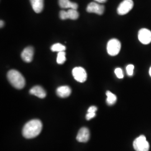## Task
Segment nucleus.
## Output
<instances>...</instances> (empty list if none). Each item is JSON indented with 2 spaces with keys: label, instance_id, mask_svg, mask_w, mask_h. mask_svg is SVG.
Segmentation results:
<instances>
[{
  "label": "nucleus",
  "instance_id": "1",
  "mask_svg": "<svg viewBox=\"0 0 151 151\" xmlns=\"http://www.w3.org/2000/svg\"><path fill=\"white\" fill-rule=\"evenodd\" d=\"M42 123L38 119H33L25 124L22 129V135L27 138L31 139L38 136L42 130Z\"/></svg>",
  "mask_w": 151,
  "mask_h": 151
},
{
  "label": "nucleus",
  "instance_id": "2",
  "mask_svg": "<svg viewBox=\"0 0 151 151\" xmlns=\"http://www.w3.org/2000/svg\"><path fill=\"white\" fill-rule=\"evenodd\" d=\"M7 78L11 85L17 89H22L25 85V80L19 71L11 70L7 73Z\"/></svg>",
  "mask_w": 151,
  "mask_h": 151
},
{
  "label": "nucleus",
  "instance_id": "3",
  "mask_svg": "<svg viewBox=\"0 0 151 151\" xmlns=\"http://www.w3.org/2000/svg\"><path fill=\"white\" fill-rule=\"evenodd\" d=\"M133 147L136 151H148L150 144L146 139L145 135H140L133 142Z\"/></svg>",
  "mask_w": 151,
  "mask_h": 151
},
{
  "label": "nucleus",
  "instance_id": "4",
  "mask_svg": "<svg viewBox=\"0 0 151 151\" xmlns=\"http://www.w3.org/2000/svg\"><path fill=\"white\" fill-rule=\"evenodd\" d=\"M121 49V43L116 39H112L108 42L107 51L108 54L111 56H115L119 54Z\"/></svg>",
  "mask_w": 151,
  "mask_h": 151
},
{
  "label": "nucleus",
  "instance_id": "5",
  "mask_svg": "<svg viewBox=\"0 0 151 151\" xmlns=\"http://www.w3.org/2000/svg\"><path fill=\"white\" fill-rule=\"evenodd\" d=\"M134 2L132 0H124L119 5L117 12L120 15H124L128 14L133 7Z\"/></svg>",
  "mask_w": 151,
  "mask_h": 151
},
{
  "label": "nucleus",
  "instance_id": "6",
  "mask_svg": "<svg viewBox=\"0 0 151 151\" xmlns=\"http://www.w3.org/2000/svg\"><path fill=\"white\" fill-rule=\"evenodd\" d=\"M72 75L76 81L81 83L84 82L87 80L86 72L83 68L81 67L74 68L72 70Z\"/></svg>",
  "mask_w": 151,
  "mask_h": 151
},
{
  "label": "nucleus",
  "instance_id": "7",
  "mask_svg": "<svg viewBox=\"0 0 151 151\" xmlns=\"http://www.w3.org/2000/svg\"><path fill=\"white\" fill-rule=\"evenodd\" d=\"M138 39L143 44H148L151 42V32L147 29H141L138 32Z\"/></svg>",
  "mask_w": 151,
  "mask_h": 151
},
{
  "label": "nucleus",
  "instance_id": "8",
  "mask_svg": "<svg viewBox=\"0 0 151 151\" xmlns=\"http://www.w3.org/2000/svg\"><path fill=\"white\" fill-rule=\"evenodd\" d=\"M60 16L62 20H66L68 19L71 20H76L79 17V14L77 10L70 9L68 11L62 10L60 11Z\"/></svg>",
  "mask_w": 151,
  "mask_h": 151
},
{
  "label": "nucleus",
  "instance_id": "9",
  "mask_svg": "<svg viewBox=\"0 0 151 151\" xmlns=\"http://www.w3.org/2000/svg\"><path fill=\"white\" fill-rule=\"evenodd\" d=\"M87 11L90 13H95L98 15H103L105 7L104 6L100 5L96 2H91L87 7Z\"/></svg>",
  "mask_w": 151,
  "mask_h": 151
},
{
  "label": "nucleus",
  "instance_id": "10",
  "mask_svg": "<svg viewBox=\"0 0 151 151\" xmlns=\"http://www.w3.org/2000/svg\"><path fill=\"white\" fill-rule=\"evenodd\" d=\"M34 53V49L32 47H27L22 52L21 55L22 59L25 62H31L33 59Z\"/></svg>",
  "mask_w": 151,
  "mask_h": 151
},
{
  "label": "nucleus",
  "instance_id": "11",
  "mask_svg": "<svg viewBox=\"0 0 151 151\" xmlns=\"http://www.w3.org/2000/svg\"><path fill=\"white\" fill-rule=\"evenodd\" d=\"M76 138L79 142H86L90 138L89 130L87 128H82L79 130Z\"/></svg>",
  "mask_w": 151,
  "mask_h": 151
},
{
  "label": "nucleus",
  "instance_id": "12",
  "mask_svg": "<svg viewBox=\"0 0 151 151\" xmlns=\"http://www.w3.org/2000/svg\"><path fill=\"white\" fill-rule=\"evenodd\" d=\"M30 94L35 95L40 99H43L47 95L46 92L43 88L40 86H35L32 87L30 90Z\"/></svg>",
  "mask_w": 151,
  "mask_h": 151
},
{
  "label": "nucleus",
  "instance_id": "13",
  "mask_svg": "<svg viewBox=\"0 0 151 151\" xmlns=\"http://www.w3.org/2000/svg\"><path fill=\"white\" fill-rule=\"evenodd\" d=\"M57 94L60 97L65 98L68 97L71 93V89L68 86H60L57 89Z\"/></svg>",
  "mask_w": 151,
  "mask_h": 151
},
{
  "label": "nucleus",
  "instance_id": "14",
  "mask_svg": "<svg viewBox=\"0 0 151 151\" xmlns=\"http://www.w3.org/2000/svg\"><path fill=\"white\" fill-rule=\"evenodd\" d=\"M32 9L36 13H40L44 8V0H30Z\"/></svg>",
  "mask_w": 151,
  "mask_h": 151
},
{
  "label": "nucleus",
  "instance_id": "15",
  "mask_svg": "<svg viewBox=\"0 0 151 151\" xmlns=\"http://www.w3.org/2000/svg\"><path fill=\"white\" fill-rule=\"evenodd\" d=\"M59 5L63 9H72L77 10L78 5L75 2H72L70 0H59Z\"/></svg>",
  "mask_w": 151,
  "mask_h": 151
},
{
  "label": "nucleus",
  "instance_id": "16",
  "mask_svg": "<svg viewBox=\"0 0 151 151\" xmlns=\"http://www.w3.org/2000/svg\"><path fill=\"white\" fill-rule=\"evenodd\" d=\"M107 96V99H106V103L109 105H112L116 103V96L115 95H114L111 92L108 91L106 93Z\"/></svg>",
  "mask_w": 151,
  "mask_h": 151
},
{
  "label": "nucleus",
  "instance_id": "17",
  "mask_svg": "<svg viewBox=\"0 0 151 151\" xmlns=\"http://www.w3.org/2000/svg\"><path fill=\"white\" fill-rule=\"evenodd\" d=\"M65 49L66 48L65 45L60 43L54 44L51 47V50L53 52H63L65 51Z\"/></svg>",
  "mask_w": 151,
  "mask_h": 151
},
{
  "label": "nucleus",
  "instance_id": "18",
  "mask_svg": "<svg viewBox=\"0 0 151 151\" xmlns=\"http://www.w3.org/2000/svg\"><path fill=\"white\" fill-rule=\"evenodd\" d=\"M65 60H66V57H65V51L58 52L57 55V63L60 65L63 64L65 62Z\"/></svg>",
  "mask_w": 151,
  "mask_h": 151
},
{
  "label": "nucleus",
  "instance_id": "19",
  "mask_svg": "<svg viewBox=\"0 0 151 151\" xmlns=\"http://www.w3.org/2000/svg\"><path fill=\"white\" fill-rule=\"evenodd\" d=\"M134 68V65H129L127 66L126 70H127V72L128 75L131 76H132L133 75Z\"/></svg>",
  "mask_w": 151,
  "mask_h": 151
},
{
  "label": "nucleus",
  "instance_id": "20",
  "mask_svg": "<svg viewBox=\"0 0 151 151\" xmlns=\"http://www.w3.org/2000/svg\"><path fill=\"white\" fill-rule=\"evenodd\" d=\"M115 73L118 78L121 79L124 77V74H123V70L120 68H117L115 70Z\"/></svg>",
  "mask_w": 151,
  "mask_h": 151
},
{
  "label": "nucleus",
  "instance_id": "21",
  "mask_svg": "<svg viewBox=\"0 0 151 151\" xmlns=\"http://www.w3.org/2000/svg\"><path fill=\"white\" fill-rule=\"evenodd\" d=\"M95 116H96V113H88L87 114L86 118L87 120H89L90 119L93 118Z\"/></svg>",
  "mask_w": 151,
  "mask_h": 151
},
{
  "label": "nucleus",
  "instance_id": "22",
  "mask_svg": "<svg viewBox=\"0 0 151 151\" xmlns=\"http://www.w3.org/2000/svg\"><path fill=\"white\" fill-rule=\"evenodd\" d=\"M97 108L95 106H91V107L88 108L87 111L88 113H96L97 111Z\"/></svg>",
  "mask_w": 151,
  "mask_h": 151
},
{
  "label": "nucleus",
  "instance_id": "23",
  "mask_svg": "<svg viewBox=\"0 0 151 151\" xmlns=\"http://www.w3.org/2000/svg\"><path fill=\"white\" fill-rule=\"evenodd\" d=\"M94 1L99 2V3H100V4L101 3H105V2H106L107 1V0H94Z\"/></svg>",
  "mask_w": 151,
  "mask_h": 151
},
{
  "label": "nucleus",
  "instance_id": "24",
  "mask_svg": "<svg viewBox=\"0 0 151 151\" xmlns=\"http://www.w3.org/2000/svg\"><path fill=\"white\" fill-rule=\"evenodd\" d=\"M0 24H1V27H4V22H3L2 20H1L0 21Z\"/></svg>",
  "mask_w": 151,
  "mask_h": 151
},
{
  "label": "nucleus",
  "instance_id": "25",
  "mask_svg": "<svg viewBox=\"0 0 151 151\" xmlns=\"http://www.w3.org/2000/svg\"><path fill=\"white\" fill-rule=\"evenodd\" d=\"M149 73H150V75L151 77V68H150V71H149Z\"/></svg>",
  "mask_w": 151,
  "mask_h": 151
}]
</instances>
